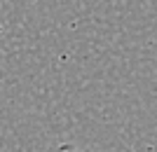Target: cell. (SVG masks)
Returning a JSON list of instances; mask_svg holds the SVG:
<instances>
[{
	"label": "cell",
	"instance_id": "6da1fadb",
	"mask_svg": "<svg viewBox=\"0 0 157 152\" xmlns=\"http://www.w3.org/2000/svg\"><path fill=\"white\" fill-rule=\"evenodd\" d=\"M61 152H82V150L75 145H61Z\"/></svg>",
	"mask_w": 157,
	"mask_h": 152
}]
</instances>
